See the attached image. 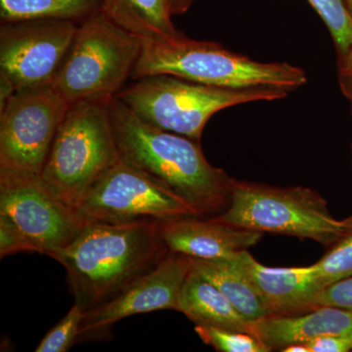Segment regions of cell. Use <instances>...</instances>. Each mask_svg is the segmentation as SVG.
I'll use <instances>...</instances> for the list:
<instances>
[{"label":"cell","mask_w":352,"mask_h":352,"mask_svg":"<svg viewBox=\"0 0 352 352\" xmlns=\"http://www.w3.org/2000/svg\"><path fill=\"white\" fill-rule=\"evenodd\" d=\"M110 116L120 161L182 198L200 217L228 208L234 178L208 161L201 141L147 124L115 96Z\"/></svg>","instance_id":"obj_1"},{"label":"cell","mask_w":352,"mask_h":352,"mask_svg":"<svg viewBox=\"0 0 352 352\" xmlns=\"http://www.w3.org/2000/svg\"><path fill=\"white\" fill-rule=\"evenodd\" d=\"M161 224H85L71 244L50 254L66 270L75 303L83 311L112 300L170 254Z\"/></svg>","instance_id":"obj_2"},{"label":"cell","mask_w":352,"mask_h":352,"mask_svg":"<svg viewBox=\"0 0 352 352\" xmlns=\"http://www.w3.org/2000/svg\"><path fill=\"white\" fill-rule=\"evenodd\" d=\"M131 80L170 75L217 87H276L292 92L307 82L305 72L288 63H263L221 44L195 41L179 32L142 41Z\"/></svg>","instance_id":"obj_3"},{"label":"cell","mask_w":352,"mask_h":352,"mask_svg":"<svg viewBox=\"0 0 352 352\" xmlns=\"http://www.w3.org/2000/svg\"><path fill=\"white\" fill-rule=\"evenodd\" d=\"M276 87H217L179 76L153 75L131 80L116 95L147 124L201 141L204 129L223 109L288 96Z\"/></svg>","instance_id":"obj_4"},{"label":"cell","mask_w":352,"mask_h":352,"mask_svg":"<svg viewBox=\"0 0 352 352\" xmlns=\"http://www.w3.org/2000/svg\"><path fill=\"white\" fill-rule=\"evenodd\" d=\"M112 98L69 104L41 171L53 193L75 210L95 183L120 162L111 124Z\"/></svg>","instance_id":"obj_5"},{"label":"cell","mask_w":352,"mask_h":352,"mask_svg":"<svg viewBox=\"0 0 352 352\" xmlns=\"http://www.w3.org/2000/svg\"><path fill=\"white\" fill-rule=\"evenodd\" d=\"M212 219L261 233L314 240L327 248L352 231V217L335 219L327 201L314 190L237 179H233L228 208Z\"/></svg>","instance_id":"obj_6"},{"label":"cell","mask_w":352,"mask_h":352,"mask_svg":"<svg viewBox=\"0 0 352 352\" xmlns=\"http://www.w3.org/2000/svg\"><path fill=\"white\" fill-rule=\"evenodd\" d=\"M142 41L99 11L78 25L53 85L69 104L116 96L131 80Z\"/></svg>","instance_id":"obj_7"},{"label":"cell","mask_w":352,"mask_h":352,"mask_svg":"<svg viewBox=\"0 0 352 352\" xmlns=\"http://www.w3.org/2000/svg\"><path fill=\"white\" fill-rule=\"evenodd\" d=\"M76 212L85 224L163 223L200 217L186 201L120 160L95 183Z\"/></svg>","instance_id":"obj_8"},{"label":"cell","mask_w":352,"mask_h":352,"mask_svg":"<svg viewBox=\"0 0 352 352\" xmlns=\"http://www.w3.org/2000/svg\"><path fill=\"white\" fill-rule=\"evenodd\" d=\"M69 107L53 83L16 90L0 106V168L41 175Z\"/></svg>","instance_id":"obj_9"},{"label":"cell","mask_w":352,"mask_h":352,"mask_svg":"<svg viewBox=\"0 0 352 352\" xmlns=\"http://www.w3.org/2000/svg\"><path fill=\"white\" fill-rule=\"evenodd\" d=\"M0 212L39 254L50 256L78 237L85 223L60 200L39 173L0 168Z\"/></svg>","instance_id":"obj_10"},{"label":"cell","mask_w":352,"mask_h":352,"mask_svg":"<svg viewBox=\"0 0 352 352\" xmlns=\"http://www.w3.org/2000/svg\"><path fill=\"white\" fill-rule=\"evenodd\" d=\"M69 21L1 23L0 80L14 91L52 85L68 56L78 29Z\"/></svg>","instance_id":"obj_11"},{"label":"cell","mask_w":352,"mask_h":352,"mask_svg":"<svg viewBox=\"0 0 352 352\" xmlns=\"http://www.w3.org/2000/svg\"><path fill=\"white\" fill-rule=\"evenodd\" d=\"M191 270L190 256L170 252L119 295L85 312L78 340L98 338L113 324L132 315L157 310L178 311L180 293Z\"/></svg>","instance_id":"obj_12"},{"label":"cell","mask_w":352,"mask_h":352,"mask_svg":"<svg viewBox=\"0 0 352 352\" xmlns=\"http://www.w3.org/2000/svg\"><path fill=\"white\" fill-rule=\"evenodd\" d=\"M237 259L256 287L270 316H289L319 307L317 298L324 288L314 264L303 267H268L249 252Z\"/></svg>","instance_id":"obj_13"},{"label":"cell","mask_w":352,"mask_h":352,"mask_svg":"<svg viewBox=\"0 0 352 352\" xmlns=\"http://www.w3.org/2000/svg\"><path fill=\"white\" fill-rule=\"evenodd\" d=\"M161 232L168 252L191 258H228L258 244L263 233L212 217H184L163 222Z\"/></svg>","instance_id":"obj_14"},{"label":"cell","mask_w":352,"mask_h":352,"mask_svg":"<svg viewBox=\"0 0 352 352\" xmlns=\"http://www.w3.org/2000/svg\"><path fill=\"white\" fill-rule=\"evenodd\" d=\"M252 333L270 351L292 344H307L329 335H352V312L319 307L302 314L268 316L251 323Z\"/></svg>","instance_id":"obj_15"},{"label":"cell","mask_w":352,"mask_h":352,"mask_svg":"<svg viewBox=\"0 0 352 352\" xmlns=\"http://www.w3.org/2000/svg\"><path fill=\"white\" fill-rule=\"evenodd\" d=\"M178 311L196 325L252 333L249 321L221 292L192 267L180 293Z\"/></svg>","instance_id":"obj_16"},{"label":"cell","mask_w":352,"mask_h":352,"mask_svg":"<svg viewBox=\"0 0 352 352\" xmlns=\"http://www.w3.org/2000/svg\"><path fill=\"white\" fill-rule=\"evenodd\" d=\"M190 258L193 270L214 284L245 320L252 323L270 316L256 287L238 261L237 254L222 258Z\"/></svg>","instance_id":"obj_17"},{"label":"cell","mask_w":352,"mask_h":352,"mask_svg":"<svg viewBox=\"0 0 352 352\" xmlns=\"http://www.w3.org/2000/svg\"><path fill=\"white\" fill-rule=\"evenodd\" d=\"M102 11L141 41L173 38L175 29L168 0H101Z\"/></svg>","instance_id":"obj_18"},{"label":"cell","mask_w":352,"mask_h":352,"mask_svg":"<svg viewBox=\"0 0 352 352\" xmlns=\"http://www.w3.org/2000/svg\"><path fill=\"white\" fill-rule=\"evenodd\" d=\"M99 11L101 0H0L1 23L56 20L80 24Z\"/></svg>","instance_id":"obj_19"},{"label":"cell","mask_w":352,"mask_h":352,"mask_svg":"<svg viewBox=\"0 0 352 352\" xmlns=\"http://www.w3.org/2000/svg\"><path fill=\"white\" fill-rule=\"evenodd\" d=\"M327 25L338 56L352 46V16L344 0H307Z\"/></svg>","instance_id":"obj_20"},{"label":"cell","mask_w":352,"mask_h":352,"mask_svg":"<svg viewBox=\"0 0 352 352\" xmlns=\"http://www.w3.org/2000/svg\"><path fill=\"white\" fill-rule=\"evenodd\" d=\"M195 332L208 346L221 352H268L270 349L250 333L196 325Z\"/></svg>","instance_id":"obj_21"},{"label":"cell","mask_w":352,"mask_h":352,"mask_svg":"<svg viewBox=\"0 0 352 352\" xmlns=\"http://www.w3.org/2000/svg\"><path fill=\"white\" fill-rule=\"evenodd\" d=\"M314 266L324 288L352 276V231L329 248L325 256Z\"/></svg>","instance_id":"obj_22"},{"label":"cell","mask_w":352,"mask_h":352,"mask_svg":"<svg viewBox=\"0 0 352 352\" xmlns=\"http://www.w3.org/2000/svg\"><path fill=\"white\" fill-rule=\"evenodd\" d=\"M85 311L74 303L56 325L44 336L38 346L34 349L36 352H66L68 351L80 338Z\"/></svg>","instance_id":"obj_23"},{"label":"cell","mask_w":352,"mask_h":352,"mask_svg":"<svg viewBox=\"0 0 352 352\" xmlns=\"http://www.w3.org/2000/svg\"><path fill=\"white\" fill-rule=\"evenodd\" d=\"M20 252H36V250L13 220L0 212V256L3 258Z\"/></svg>","instance_id":"obj_24"},{"label":"cell","mask_w":352,"mask_h":352,"mask_svg":"<svg viewBox=\"0 0 352 352\" xmlns=\"http://www.w3.org/2000/svg\"><path fill=\"white\" fill-rule=\"evenodd\" d=\"M318 307H333L352 312V276L328 285L317 298Z\"/></svg>","instance_id":"obj_25"},{"label":"cell","mask_w":352,"mask_h":352,"mask_svg":"<svg viewBox=\"0 0 352 352\" xmlns=\"http://www.w3.org/2000/svg\"><path fill=\"white\" fill-rule=\"evenodd\" d=\"M310 352L352 351V335H329L307 342Z\"/></svg>","instance_id":"obj_26"},{"label":"cell","mask_w":352,"mask_h":352,"mask_svg":"<svg viewBox=\"0 0 352 352\" xmlns=\"http://www.w3.org/2000/svg\"><path fill=\"white\" fill-rule=\"evenodd\" d=\"M338 80L340 91L349 102L352 113V46L346 54L338 57Z\"/></svg>","instance_id":"obj_27"},{"label":"cell","mask_w":352,"mask_h":352,"mask_svg":"<svg viewBox=\"0 0 352 352\" xmlns=\"http://www.w3.org/2000/svg\"><path fill=\"white\" fill-rule=\"evenodd\" d=\"M171 14L173 15H180L187 12L195 0H168Z\"/></svg>","instance_id":"obj_28"},{"label":"cell","mask_w":352,"mask_h":352,"mask_svg":"<svg viewBox=\"0 0 352 352\" xmlns=\"http://www.w3.org/2000/svg\"><path fill=\"white\" fill-rule=\"evenodd\" d=\"M281 351L283 352H310L307 344H292L284 347Z\"/></svg>","instance_id":"obj_29"},{"label":"cell","mask_w":352,"mask_h":352,"mask_svg":"<svg viewBox=\"0 0 352 352\" xmlns=\"http://www.w3.org/2000/svg\"><path fill=\"white\" fill-rule=\"evenodd\" d=\"M344 1L352 16V0H344Z\"/></svg>","instance_id":"obj_30"},{"label":"cell","mask_w":352,"mask_h":352,"mask_svg":"<svg viewBox=\"0 0 352 352\" xmlns=\"http://www.w3.org/2000/svg\"><path fill=\"white\" fill-rule=\"evenodd\" d=\"M351 168H352V143H351Z\"/></svg>","instance_id":"obj_31"}]
</instances>
